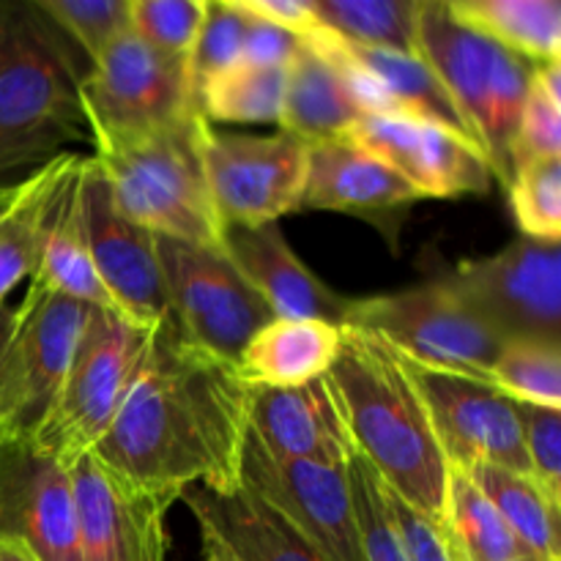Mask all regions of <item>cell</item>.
<instances>
[{"label":"cell","instance_id":"6da1fadb","mask_svg":"<svg viewBox=\"0 0 561 561\" xmlns=\"http://www.w3.org/2000/svg\"><path fill=\"white\" fill-rule=\"evenodd\" d=\"M252 389L236 362L192 345L168 316L113 425L88 455L148 491L230 493L241 485Z\"/></svg>","mask_w":561,"mask_h":561},{"label":"cell","instance_id":"7a4b0ae2","mask_svg":"<svg viewBox=\"0 0 561 561\" xmlns=\"http://www.w3.org/2000/svg\"><path fill=\"white\" fill-rule=\"evenodd\" d=\"M327 376L343 403L356 453L394 496L442 524L449 463L400 356L373 334L343 327Z\"/></svg>","mask_w":561,"mask_h":561},{"label":"cell","instance_id":"3957f363","mask_svg":"<svg viewBox=\"0 0 561 561\" xmlns=\"http://www.w3.org/2000/svg\"><path fill=\"white\" fill-rule=\"evenodd\" d=\"M69 38L36 0H0V186L88 140Z\"/></svg>","mask_w":561,"mask_h":561},{"label":"cell","instance_id":"277c9868","mask_svg":"<svg viewBox=\"0 0 561 561\" xmlns=\"http://www.w3.org/2000/svg\"><path fill=\"white\" fill-rule=\"evenodd\" d=\"M201 124L203 115L195 113L140 137L96 142L91 159L129 222L153 236L222 247V222L201 159Z\"/></svg>","mask_w":561,"mask_h":561},{"label":"cell","instance_id":"5b68a950","mask_svg":"<svg viewBox=\"0 0 561 561\" xmlns=\"http://www.w3.org/2000/svg\"><path fill=\"white\" fill-rule=\"evenodd\" d=\"M416 58L438 77L444 91L491 162L493 179L507 186L520 110L529 93V60L471 31L447 0H420Z\"/></svg>","mask_w":561,"mask_h":561},{"label":"cell","instance_id":"8992f818","mask_svg":"<svg viewBox=\"0 0 561 561\" xmlns=\"http://www.w3.org/2000/svg\"><path fill=\"white\" fill-rule=\"evenodd\" d=\"M157 327H142L124 312L88 307L85 329L69 370L31 436L38 453L49 455L66 469L77 458L93 453L113 425Z\"/></svg>","mask_w":561,"mask_h":561},{"label":"cell","instance_id":"52a82bcc","mask_svg":"<svg viewBox=\"0 0 561 561\" xmlns=\"http://www.w3.org/2000/svg\"><path fill=\"white\" fill-rule=\"evenodd\" d=\"M345 327L373 334L414 365L485 381L504 345L444 274L394 294L354 299Z\"/></svg>","mask_w":561,"mask_h":561},{"label":"cell","instance_id":"ba28073f","mask_svg":"<svg viewBox=\"0 0 561 561\" xmlns=\"http://www.w3.org/2000/svg\"><path fill=\"white\" fill-rule=\"evenodd\" d=\"M80 104L93 146L140 137L201 113L186 60L157 53L131 31L91 60L80 77Z\"/></svg>","mask_w":561,"mask_h":561},{"label":"cell","instance_id":"9c48e42d","mask_svg":"<svg viewBox=\"0 0 561 561\" xmlns=\"http://www.w3.org/2000/svg\"><path fill=\"white\" fill-rule=\"evenodd\" d=\"M157 255L170 321L197 348L239 362L252 334L274 321L266 301L230 263L222 247L157 236Z\"/></svg>","mask_w":561,"mask_h":561},{"label":"cell","instance_id":"30bf717a","mask_svg":"<svg viewBox=\"0 0 561 561\" xmlns=\"http://www.w3.org/2000/svg\"><path fill=\"white\" fill-rule=\"evenodd\" d=\"M88 305L27 283L11 307V334L0 356V433L33 436L47 414L85 329Z\"/></svg>","mask_w":561,"mask_h":561},{"label":"cell","instance_id":"8fae6325","mask_svg":"<svg viewBox=\"0 0 561 561\" xmlns=\"http://www.w3.org/2000/svg\"><path fill=\"white\" fill-rule=\"evenodd\" d=\"M307 148L310 142L283 129L274 135H241L217 129L203 118L201 159L222 228L274 225L285 214L299 211Z\"/></svg>","mask_w":561,"mask_h":561},{"label":"cell","instance_id":"7c38bea8","mask_svg":"<svg viewBox=\"0 0 561 561\" xmlns=\"http://www.w3.org/2000/svg\"><path fill=\"white\" fill-rule=\"evenodd\" d=\"M447 283L502 343L561 345V247L515 239L496 255L471 257L444 272Z\"/></svg>","mask_w":561,"mask_h":561},{"label":"cell","instance_id":"4fadbf2b","mask_svg":"<svg viewBox=\"0 0 561 561\" xmlns=\"http://www.w3.org/2000/svg\"><path fill=\"white\" fill-rule=\"evenodd\" d=\"M241 488L283 515L327 561H365L359 520L351 496L348 466L305 463L266 453L247 433L241 453Z\"/></svg>","mask_w":561,"mask_h":561},{"label":"cell","instance_id":"5bb4252c","mask_svg":"<svg viewBox=\"0 0 561 561\" xmlns=\"http://www.w3.org/2000/svg\"><path fill=\"white\" fill-rule=\"evenodd\" d=\"M400 362L425 400L449 469L469 471L477 463H491L531 477L515 400L485 378L433 370L403 356Z\"/></svg>","mask_w":561,"mask_h":561},{"label":"cell","instance_id":"9a60e30c","mask_svg":"<svg viewBox=\"0 0 561 561\" xmlns=\"http://www.w3.org/2000/svg\"><path fill=\"white\" fill-rule=\"evenodd\" d=\"M0 542L36 561H82L69 469L33 447L31 436L0 433Z\"/></svg>","mask_w":561,"mask_h":561},{"label":"cell","instance_id":"2e32d148","mask_svg":"<svg viewBox=\"0 0 561 561\" xmlns=\"http://www.w3.org/2000/svg\"><path fill=\"white\" fill-rule=\"evenodd\" d=\"M82 561H164L168 513L179 496L148 491L82 455L69 466Z\"/></svg>","mask_w":561,"mask_h":561},{"label":"cell","instance_id":"e0dca14e","mask_svg":"<svg viewBox=\"0 0 561 561\" xmlns=\"http://www.w3.org/2000/svg\"><path fill=\"white\" fill-rule=\"evenodd\" d=\"M80 201L93 268L115 307L142 327L162 323L170 316V307L159 268L157 236L129 222L115 208L107 181L91 157L82 162Z\"/></svg>","mask_w":561,"mask_h":561},{"label":"cell","instance_id":"ac0fdd59","mask_svg":"<svg viewBox=\"0 0 561 561\" xmlns=\"http://www.w3.org/2000/svg\"><path fill=\"white\" fill-rule=\"evenodd\" d=\"M398 170L422 197L485 195L493 170L466 137L400 113H367L345 137Z\"/></svg>","mask_w":561,"mask_h":561},{"label":"cell","instance_id":"d6986e66","mask_svg":"<svg viewBox=\"0 0 561 561\" xmlns=\"http://www.w3.org/2000/svg\"><path fill=\"white\" fill-rule=\"evenodd\" d=\"M425 197L383 159L348 140L310 142L299 211H340L373 225L398 250L411 208Z\"/></svg>","mask_w":561,"mask_h":561},{"label":"cell","instance_id":"ffe728a7","mask_svg":"<svg viewBox=\"0 0 561 561\" xmlns=\"http://www.w3.org/2000/svg\"><path fill=\"white\" fill-rule=\"evenodd\" d=\"M250 433L266 453L285 460L345 469L356 455L329 376L290 389H252Z\"/></svg>","mask_w":561,"mask_h":561},{"label":"cell","instance_id":"44dd1931","mask_svg":"<svg viewBox=\"0 0 561 561\" xmlns=\"http://www.w3.org/2000/svg\"><path fill=\"white\" fill-rule=\"evenodd\" d=\"M370 113L359 75L327 31L301 38L285 69V99L279 129L305 142L345 140Z\"/></svg>","mask_w":561,"mask_h":561},{"label":"cell","instance_id":"7402d4cb","mask_svg":"<svg viewBox=\"0 0 561 561\" xmlns=\"http://www.w3.org/2000/svg\"><path fill=\"white\" fill-rule=\"evenodd\" d=\"M222 250L266 301L274 318H307L334 327H345L348 321L354 299L316 277L296 255L277 222L257 228H222Z\"/></svg>","mask_w":561,"mask_h":561},{"label":"cell","instance_id":"603a6c76","mask_svg":"<svg viewBox=\"0 0 561 561\" xmlns=\"http://www.w3.org/2000/svg\"><path fill=\"white\" fill-rule=\"evenodd\" d=\"M184 504L201 531L203 551L225 561H327L288 520L247 488L214 493L190 488Z\"/></svg>","mask_w":561,"mask_h":561},{"label":"cell","instance_id":"cb8c5ba5","mask_svg":"<svg viewBox=\"0 0 561 561\" xmlns=\"http://www.w3.org/2000/svg\"><path fill=\"white\" fill-rule=\"evenodd\" d=\"M334 42H337L340 53L348 58V64L359 71L362 80L370 88L376 113L411 115V118L444 126V129L455 131V135L480 146L474 131L469 129L463 115L458 113L449 93L444 91L438 77L427 69L425 60H420L416 55L356 47V44L340 42V38H334Z\"/></svg>","mask_w":561,"mask_h":561},{"label":"cell","instance_id":"d4e9b609","mask_svg":"<svg viewBox=\"0 0 561 561\" xmlns=\"http://www.w3.org/2000/svg\"><path fill=\"white\" fill-rule=\"evenodd\" d=\"M343 327L307 318H274L252 334L239 370L252 387L290 389L323 378L334 365Z\"/></svg>","mask_w":561,"mask_h":561},{"label":"cell","instance_id":"484cf974","mask_svg":"<svg viewBox=\"0 0 561 561\" xmlns=\"http://www.w3.org/2000/svg\"><path fill=\"white\" fill-rule=\"evenodd\" d=\"M77 159L80 153H64L55 162L27 175L20 184L16 201L0 217V310L5 307L11 290L22 279H31V274L36 272L55 203L64 192L66 179L75 170Z\"/></svg>","mask_w":561,"mask_h":561},{"label":"cell","instance_id":"4316f807","mask_svg":"<svg viewBox=\"0 0 561 561\" xmlns=\"http://www.w3.org/2000/svg\"><path fill=\"white\" fill-rule=\"evenodd\" d=\"M85 157L77 159L75 170L66 179L64 192L55 203L53 219H49L47 239H44L42 257H38L36 272L31 279H36L44 288L64 294L69 299L82 301L88 307H102V310H115L113 296L99 279L93 268L91 250H88L85 225H82V201H80V175Z\"/></svg>","mask_w":561,"mask_h":561},{"label":"cell","instance_id":"83f0119b","mask_svg":"<svg viewBox=\"0 0 561 561\" xmlns=\"http://www.w3.org/2000/svg\"><path fill=\"white\" fill-rule=\"evenodd\" d=\"M463 474L496 507L526 559L561 561L559 504L551 502L535 477L491 463H477Z\"/></svg>","mask_w":561,"mask_h":561},{"label":"cell","instance_id":"f1b7e54d","mask_svg":"<svg viewBox=\"0 0 561 561\" xmlns=\"http://www.w3.org/2000/svg\"><path fill=\"white\" fill-rule=\"evenodd\" d=\"M447 5L471 31L529 64L561 60L559 0H447Z\"/></svg>","mask_w":561,"mask_h":561},{"label":"cell","instance_id":"f546056e","mask_svg":"<svg viewBox=\"0 0 561 561\" xmlns=\"http://www.w3.org/2000/svg\"><path fill=\"white\" fill-rule=\"evenodd\" d=\"M329 36L367 49L416 55L420 0H312Z\"/></svg>","mask_w":561,"mask_h":561},{"label":"cell","instance_id":"4dcf8cb0","mask_svg":"<svg viewBox=\"0 0 561 561\" xmlns=\"http://www.w3.org/2000/svg\"><path fill=\"white\" fill-rule=\"evenodd\" d=\"M442 529L458 561L526 559L502 515L463 471L449 469Z\"/></svg>","mask_w":561,"mask_h":561},{"label":"cell","instance_id":"1f68e13d","mask_svg":"<svg viewBox=\"0 0 561 561\" xmlns=\"http://www.w3.org/2000/svg\"><path fill=\"white\" fill-rule=\"evenodd\" d=\"M285 99V69L236 64L211 77L197 96L208 124H277Z\"/></svg>","mask_w":561,"mask_h":561},{"label":"cell","instance_id":"d6a6232c","mask_svg":"<svg viewBox=\"0 0 561 561\" xmlns=\"http://www.w3.org/2000/svg\"><path fill=\"white\" fill-rule=\"evenodd\" d=\"M488 381L515 403L561 411V345L542 340H507Z\"/></svg>","mask_w":561,"mask_h":561},{"label":"cell","instance_id":"836d02e7","mask_svg":"<svg viewBox=\"0 0 561 561\" xmlns=\"http://www.w3.org/2000/svg\"><path fill=\"white\" fill-rule=\"evenodd\" d=\"M510 208L520 236L559 244L561 241V159H526L507 181Z\"/></svg>","mask_w":561,"mask_h":561},{"label":"cell","instance_id":"e575fe53","mask_svg":"<svg viewBox=\"0 0 561 561\" xmlns=\"http://www.w3.org/2000/svg\"><path fill=\"white\" fill-rule=\"evenodd\" d=\"M526 159H561V60L531 66L529 93L515 131L513 170Z\"/></svg>","mask_w":561,"mask_h":561},{"label":"cell","instance_id":"d590c367","mask_svg":"<svg viewBox=\"0 0 561 561\" xmlns=\"http://www.w3.org/2000/svg\"><path fill=\"white\" fill-rule=\"evenodd\" d=\"M208 0H129V31L168 58H190Z\"/></svg>","mask_w":561,"mask_h":561},{"label":"cell","instance_id":"8d00e7d4","mask_svg":"<svg viewBox=\"0 0 561 561\" xmlns=\"http://www.w3.org/2000/svg\"><path fill=\"white\" fill-rule=\"evenodd\" d=\"M244 27H247V20L244 14L236 9L233 0H208L201 33H197L195 47H192L190 58H186L195 104H197V96H201L203 85H206L211 77L233 69V66L241 60Z\"/></svg>","mask_w":561,"mask_h":561},{"label":"cell","instance_id":"74e56055","mask_svg":"<svg viewBox=\"0 0 561 561\" xmlns=\"http://www.w3.org/2000/svg\"><path fill=\"white\" fill-rule=\"evenodd\" d=\"M36 5L88 60L129 31V0H36Z\"/></svg>","mask_w":561,"mask_h":561},{"label":"cell","instance_id":"f35d334b","mask_svg":"<svg viewBox=\"0 0 561 561\" xmlns=\"http://www.w3.org/2000/svg\"><path fill=\"white\" fill-rule=\"evenodd\" d=\"M351 496H354L356 520H359L362 548H365V561H409L394 531L392 515H389L387 502H383V485L376 471L370 469L359 453L348 463Z\"/></svg>","mask_w":561,"mask_h":561},{"label":"cell","instance_id":"ab89813d","mask_svg":"<svg viewBox=\"0 0 561 561\" xmlns=\"http://www.w3.org/2000/svg\"><path fill=\"white\" fill-rule=\"evenodd\" d=\"M518 416L531 477L551 502L561 504V411L518 403Z\"/></svg>","mask_w":561,"mask_h":561},{"label":"cell","instance_id":"60d3db41","mask_svg":"<svg viewBox=\"0 0 561 561\" xmlns=\"http://www.w3.org/2000/svg\"><path fill=\"white\" fill-rule=\"evenodd\" d=\"M383 502H387L394 531H398L400 542H403V551L409 561H458L453 548H449L447 537H444L442 524L416 513L403 499L394 496L387 485H383Z\"/></svg>","mask_w":561,"mask_h":561},{"label":"cell","instance_id":"b9f144b4","mask_svg":"<svg viewBox=\"0 0 561 561\" xmlns=\"http://www.w3.org/2000/svg\"><path fill=\"white\" fill-rule=\"evenodd\" d=\"M244 20L247 27L239 64L255 66V69H288L290 58L299 49L301 36L272 25V22L250 20V16H244Z\"/></svg>","mask_w":561,"mask_h":561},{"label":"cell","instance_id":"7bdbcfd3","mask_svg":"<svg viewBox=\"0 0 561 561\" xmlns=\"http://www.w3.org/2000/svg\"><path fill=\"white\" fill-rule=\"evenodd\" d=\"M233 5L250 20L272 22L301 38L323 33L312 11V0H233Z\"/></svg>","mask_w":561,"mask_h":561},{"label":"cell","instance_id":"ee69618b","mask_svg":"<svg viewBox=\"0 0 561 561\" xmlns=\"http://www.w3.org/2000/svg\"><path fill=\"white\" fill-rule=\"evenodd\" d=\"M0 561H36L16 542H0Z\"/></svg>","mask_w":561,"mask_h":561},{"label":"cell","instance_id":"f6af8a7d","mask_svg":"<svg viewBox=\"0 0 561 561\" xmlns=\"http://www.w3.org/2000/svg\"><path fill=\"white\" fill-rule=\"evenodd\" d=\"M22 184V181H20ZM20 184H5L0 186V217L5 214V208L11 206V203L16 201V195H20Z\"/></svg>","mask_w":561,"mask_h":561},{"label":"cell","instance_id":"bcb514c9","mask_svg":"<svg viewBox=\"0 0 561 561\" xmlns=\"http://www.w3.org/2000/svg\"><path fill=\"white\" fill-rule=\"evenodd\" d=\"M9 334H11V307H3V310H0V356H3L5 343H9Z\"/></svg>","mask_w":561,"mask_h":561},{"label":"cell","instance_id":"7dc6e473","mask_svg":"<svg viewBox=\"0 0 561 561\" xmlns=\"http://www.w3.org/2000/svg\"><path fill=\"white\" fill-rule=\"evenodd\" d=\"M203 561H225V559L217 557V553H211V551H203Z\"/></svg>","mask_w":561,"mask_h":561},{"label":"cell","instance_id":"c3c4849f","mask_svg":"<svg viewBox=\"0 0 561 561\" xmlns=\"http://www.w3.org/2000/svg\"><path fill=\"white\" fill-rule=\"evenodd\" d=\"M513 561H531V559H513Z\"/></svg>","mask_w":561,"mask_h":561}]
</instances>
